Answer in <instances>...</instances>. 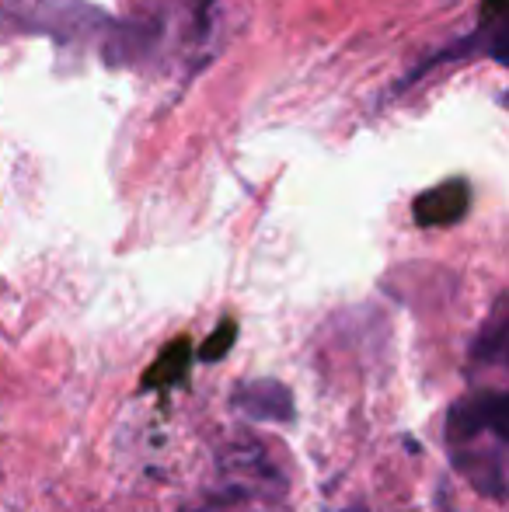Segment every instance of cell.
Here are the masks:
<instances>
[{
    "label": "cell",
    "mask_w": 509,
    "mask_h": 512,
    "mask_svg": "<svg viewBox=\"0 0 509 512\" xmlns=\"http://www.w3.org/2000/svg\"><path fill=\"white\" fill-rule=\"evenodd\" d=\"M506 394L503 391H471L457 398L447 411L443 439L454 471L468 481L475 492L489 499H506Z\"/></svg>",
    "instance_id": "1"
},
{
    "label": "cell",
    "mask_w": 509,
    "mask_h": 512,
    "mask_svg": "<svg viewBox=\"0 0 509 512\" xmlns=\"http://www.w3.org/2000/svg\"><path fill=\"white\" fill-rule=\"evenodd\" d=\"M286 478L262 446L238 443L220 457L217 488L203 492L182 512H283Z\"/></svg>",
    "instance_id": "2"
},
{
    "label": "cell",
    "mask_w": 509,
    "mask_h": 512,
    "mask_svg": "<svg viewBox=\"0 0 509 512\" xmlns=\"http://www.w3.org/2000/svg\"><path fill=\"white\" fill-rule=\"evenodd\" d=\"M231 408L248 415L252 422L286 425L293 422V391L279 380H241L231 394Z\"/></svg>",
    "instance_id": "3"
},
{
    "label": "cell",
    "mask_w": 509,
    "mask_h": 512,
    "mask_svg": "<svg viewBox=\"0 0 509 512\" xmlns=\"http://www.w3.org/2000/svg\"><path fill=\"white\" fill-rule=\"evenodd\" d=\"M471 209V185L464 178H450L433 189L419 192L412 203V220L419 227H454Z\"/></svg>",
    "instance_id": "4"
},
{
    "label": "cell",
    "mask_w": 509,
    "mask_h": 512,
    "mask_svg": "<svg viewBox=\"0 0 509 512\" xmlns=\"http://www.w3.org/2000/svg\"><path fill=\"white\" fill-rule=\"evenodd\" d=\"M192 366V345L189 338H175L171 345H164V352L157 356V363L143 373L140 387L143 391H168L175 384H185Z\"/></svg>",
    "instance_id": "5"
},
{
    "label": "cell",
    "mask_w": 509,
    "mask_h": 512,
    "mask_svg": "<svg viewBox=\"0 0 509 512\" xmlns=\"http://www.w3.org/2000/svg\"><path fill=\"white\" fill-rule=\"evenodd\" d=\"M506 338H509V317H506V300H499L492 317L482 324L475 345H471V366H489V363H503L506 359Z\"/></svg>",
    "instance_id": "6"
},
{
    "label": "cell",
    "mask_w": 509,
    "mask_h": 512,
    "mask_svg": "<svg viewBox=\"0 0 509 512\" xmlns=\"http://www.w3.org/2000/svg\"><path fill=\"white\" fill-rule=\"evenodd\" d=\"M234 338H238V324H234L231 317H227V321H220L217 331H213V335L206 338L203 345H199L196 356L203 359V363H220V359H224L227 352H231Z\"/></svg>",
    "instance_id": "7"
},
{
    "label": "cell",
    "mask_w": 509,
    "mask_h": 512,
    "mask_svg": "<svg viewBox=\"0 0 509 512\" xmlns=\"http://www.w3.org/2000/svg\"><path fill=\"white\" fill-rule=\"evenodd\" d=\"M346 512H367V509H363V506H353V509H346Z\"/></svg>",
    "instance_id": "8"
}]
</instances>
